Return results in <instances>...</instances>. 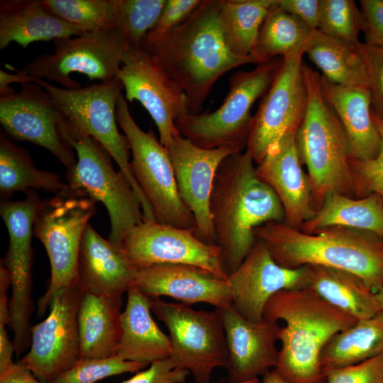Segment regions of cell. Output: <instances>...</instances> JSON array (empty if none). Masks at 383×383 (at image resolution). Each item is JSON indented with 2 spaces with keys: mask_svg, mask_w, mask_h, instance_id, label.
Instances as JSON below:
<instances>
[{
  "mask_svg": "<svg viewBox=\"0 0 383 383\" xmlns=\"http://www.w3.org/2000/svg\"><path fill=\"white\" fill-rule=\"evenodd\" d=\"M221 0H202L193 13L161 40L140 48L187 98L189 113L198 114L216 81L239 66L257 63L226 47L219 26Z\"/></svg>",
  "mask_w": 383,
  "mask_h": 383,
  "instance_id": "obj_1",
  "label": "cell"
},
{
  "mask_svg": "<svg viewBox=\"0 0 383 383\" xmlns=\"http://www.w3.org/2000/svg\"><path fill=\"white\" fill-rule=\"evenodd\" d=\"M254 162L248 151L234 152L221 163L213 181L210 212L228 276L255 244V228L285 221L279 197L258 177Z\"/></svg>",
  "mask_w": 383,
  "mask_h": 383,
  "instance_id": "obj_2",
  "label": "cell"
},
{
  "mask_svg": "<svg viewBox=\"0 0 383 383\" xmlns=\"http://www.w3.org/2000/svg\"><path fill=\"white\" fill-rule=\"evenodd\" d=\"M263 318L284 323L274 370L289 383H321L322 350L333 335L357 321L308 288L278 292L267 301Z\"/></svg>",
  "mask_w": 383,
  "mask_h": 383,
  "instance_id": "obj_3",
  "label": "cell"
},
{
  "mask_svg": "<svg viewBox=\"0 0 383 383\" xmlns=\"http://www.w3.org/2000/svg\"><path fill=\"white\" fill-rule=\"evenodd\" d=\"M254 234L282 267H331L359 276L375 293L383 286V238L372 232L331 226L308 234L284 222L270 221L255 228Z\"/></svg>",
  "mask_w": 383,
  "mask_h": 383,
  "instance_id": "obj_4",
  "label": "cell"
},
{
  "mask_svg": "<svg viewBox=\"0 0 383 383\" xmlns=\"http://www.w3.org/2000/svg\"><path fill=\"white\" fill-rule=\"evenodd\" d=\"M307 88V104L295 134L301 164L306 165L316 211L332 193L362 198L350 167L349 139L338 115L324 98L321 76L303 65Z\"/></svg>",
  "mask_w": 383,
  "mask_h": 383,
  "instance_id": "obj_5",
  "label": "cell"
},
{
  "mask_svg": "<svg viewBox=\"0 0 383 383\" xmlns=\"http://www.w3.org/2000/svg\"><path fill=\"white\" fill-rule=\"evenodd\" d=\"M62 134L77 153L76 164L66 174L70 189L104 204L111 222L109 240L121 248L126 235L144 220L139 198L126 175L115 170L112 157L96 139L66 118Z\"/></svg>",
  "mask_w": 383,
  "mask_h": 383,
  "instance_id": "obj_6",
  "label": "cell"
},
{
  "mask_svg": "<svg viewBox=\"0 0 383 383\" xmlns=\"http://www.w3.org/2000/svg\"><path fill=\"white\" fill-rule=\"evenodd\" d=\"M282 57L259 64L254 70L235 72L221 106L210 112L187 113L175 121L179 133L197 147L214 149L231 147L241 151L247 145L253 103L271 86Z\"/></svg>",
  "mask_w": 383,
  "mask_h": 383,
  "instance_id": "obj_7",
  "label": "cell"
},
{
  "mask_svg": "<svg viewBox=\"0 0 383 383\" xmlns=\"http://www.w3.org/2000/svg\"><path fill=\"white\" fill-rule=\"evenodd\" d=\"M95 202L70 189L38 206L33 234L43 244L51 268L50 284L38 303L39 317L45 314L55 293L79 284L80 247L84 230L96 212Z\"/></svg>",
  "mask_w": 383,
  "mask_h": 383,
  "instance_id": "obj_8",
  "label": "cell"
},
{
  "mask_svg": "<svg viewBox=\"0 0 383 383\" xmlns=\"http://www.w3.org/2000/svg\"><path fill=\"white\" fill-rule=\"evenodd\" d=\"M32 78L33 82L52 96L70 124L96 139L106 149L139 198L144 218L155 221L152 206L131 172L128 140L117 127L116 104L123 89L120 79L116 77L109 82L68 89Z\"/></svg>",
  "mask_w": 383,
  "mask_h": 383,
  "instance_id": "obj_9",
  "label": "cell"
},
{
  "mask_svg": "<svg viewBox=\"0 0 383 383\" xmlns=\"http://www.w3.org/2000/svg\"><path fill=\"white\" fill-rule=\"evenodd\" d=\"M116 116L129 144L131 172L152 206L155 221L194 230V217L180 197L166 148L152 130L145 132L138 126L123 94L117 101Z\"/></svg>",
  "mask_w": 383,
  "mask_h": 383,
  "instance_id": "obj_10",
  "label": "cell"
},
{
  "mask_svg": "<svg viewBox=\"0 0 383 383\" xmlns=\"http://www.w3.org/2000/svg\"><path fill=\"white\" fill-rule=\"evenodd\" d=\"M52 42V54L36 56L26 62L21 71L33 77L57 82L68 89L82 87L79 82L70 77L73 72L101 82L116 78L129 47L118 30L84 33Z\"/></svg>",
  "mask_w": 383,
  "mask_h": 383,
  "instance_id": "obj_11",
  "label": "cell"
},
{
  "mask_svg": "<svg viewBox=\"0 0 383 383\" xmlns=\"http://www.w3.org/2000/svg\"><path fill=\"white\" fill-rule=\"evenodd\" d=\"M151 311L167 328L172 343L170 358L187 369L196 383H210L213 370L226 367L228 350L220 314L194 310L182 303L152 299Z\"/></svg>",
  "mask_w": 383,
  "mask_h": 383,
  "instance_id": "obj_12",
  "label": "cell"
},
{
  "mask_svg": "<svg viewBox=\"0 0 383 383\" xmlns=\"http://www.w3.org/2000/svg\"><path fill=\"white\" fill-rule=\"evenodd\" d=\"M306 42L282 57L278 72L252 116L246 151L257 165L284 135L296 131L303 119L307 88L302 56Z\"/></svg>",
  "mask_w": 383,
  "mask_h": 383,
  "instance_id": "obj_13",
  "label": "cell"
},
{
  "mask_svg": "<svg viewBox=\"0 0 383 383\" xmlns=\"http://www.w3.org/2000/svg\"><path fill=\"white\" fill-rule=\"evenodd\" d=\"M41 201L33 193L21 201H2L0 213L9 236V249L3 260L11 279V297L9 301L11 328L16 357L30 345L29 320L34 306L32 290V245L33 223ZM2 264V263H1Z\"/></svg>",
  "mask_w": 383,
  "mask_h": 383,
  "instance_id": "obj_14",
  "label": "cell"
},
{
  "mask_svg": "<svg viewBox=\"0 0 383 383\" xmlns=\"http://www.w3.org/2000/svg\"><path fill=\"white\" fill-rule=\"evenodd\" d=\"M82 294L79 284L58 291L47 318L30 327V348L19 361L43 383H52L79 360L77 313Z\"/></svg>",
  "mask_w": 383,
  "mask_h": 383,
  "instance_id": "obj_15",
  "label": "cell"
},
{
  "mask_svg": "<svg viewBox=\"0 0 383 383\" xmlns=\"http://www.w3.org/2000/svg\"><path fill=\"white\" fill-rule=\"evenodd\" d=\"M121 248L136 270L159 264H184L228 280L219 247L200 240L194 230L144 219L126 235Z\"/></svg>",
  "mask_w": 383,
  "mask_h": 383,
  "instance_id": "obj_16",
  "label": "cell"
},
{
  "mask_svg": "<svg viewBox=\"0 0 383 383\" xmlns=\"http://www.w3.org/2000/svg\"><path fill=\"white\" fill-rule=\"evenodd\" d=\"M65 121L52 96L35 82L23 84L19 91L0 98V123L8 135L44 148L70 170L77 157L62 134Z\"/></svg>",
  "mask_w": 383,
  "mask_h": 383,
  "instance_id": "obj_17",
  "label": "cell"
},
{
  "mask_svg": "<svg viewBox=\"0 0 383 383\" xmlns=\"http://www.w3.org/2000/svg\"><path fill=\"white\" fill-rule=\"evenodd\" d=\"M116 77L127 101H139L149 113L158 129L160 142L167 147L179 132L175 121L189 113L184 93L140 47L129 45Z\"/></svg>",
  "mask_w": 383,
  "mask_h": 383,
  "instance_id": "obj_18",
  "label": "cell"
},
{
  "mask_svg": "<svg viewBox=\"0 0 383 383\" xmlns=\"http://www.w3.org/2000/svg\"><path fill=\"white\" fill-rule=\"evenodd\" d=\"M165 148L180 197L194 217V235L205 243L216 245L210 212L214 178L223 160L228 155L241 151L227 146L214 149L201 148L179 132Z\"/></svg>",
  "mask_w": 383,
  "mask_h": 383,
  "instance_id": "obj_19",
  "label": "cell"
},
{
  "mask_svg": "<svg viewBox=\"0 0 383 383\" xmlns=\"http://www.w3.org/2000/svg\"><path fill=\"white\" fill-rule=\"evenodd\" d=\"M307 267L288 269L278 265L266 245L257 240L240 265L230 274L228 281L232 306L245 318L263 319L269 299L278 292L305 288Z\"/></svg>",
  "mask_w": 383,
  "mask_h": 383,
  "instance_id": "obj_20",
  "label": "cell"
},
{
  "mask_svg": "<svg viewBox=\"0 0 383 383\" xmlns=\"http://www.w3.org/2000/svg\"><path fill=\"white\" fill-rule=\"evenodd\" d=\"M221 316L228 350V382L238 383L258 379L271 367H276L280 325L265 318L248 320L232 305L216 309Z\"/></svg>",
  "mask_w": 383,
  "mask_h": 383,
  "instance_id": "obj_21",
  "label": "cell"
},
{
  "mask_svg": "<svg viewBox=\"0 0 383 383\" xmlns=\"http://www.w3.org/2000/svg\"><path fill=\"white\" fill-rule=\"evenodd\" d=\"M133 284L152 299L170 296L185 305L206 303L216 309L232 304L228 281L194 265L159 264L140 268Z\"/></svg>",
  "mask_w": 383,
  "mask_h": 383,
  "instance_id": "obj_22",
  "label": "cell"
},
{
  "mask_svg": "<svg viewBox=\"0 0 383 383\" xmlns=\"http://www.w3.org/2000/svg\"><path fill=\"white\" fill-rule=\"evenodd\" d=\"M296 131L287 133L272 147L257 165L256 172L279 197L284 211V223L300 230L316 210L309 178L303 171L297 152Z\"/></svg>",
  "mask_w": 383,
  "mask_h": 383,
  "instance_id": "obj_23",
  "label": "cell"
},
{
  "mask_svg": "<svg viewBox=\"0 0 383 383\" xmlns=\"http://www.w3.org/2000/svg\"><path fill=\"white\" fill-rule=\"evenodd\" d=\"M136 272L121 248L87 226L78 261V283L82 291L122 296L133 284Z\"/></svg>",
  "mask_w": 383,
  "mask_h": 383,
  "instance_id": "obj_24",
  "label": "cell"
},
{
  "mask_svg": "<svg viewBox=\"0 0 383 383\" xmlns=\"http://www.w3.org/2000/svg\"><path fill=\"white\" fill-rule=\"evenodd\" d=\"M321 84L324 98L335 111L347 133L350 157L360 161L377 157L381 138L372 118L369 89L339 85L323 76Z\"/></svg>",
  "mask_w": 383,
  "mask_h": 383,
  "instance_id": "obj_25",
  "label": "cell"
},
{
  "mask_svg": "<svg viewBox=\"0 0 383 383\" xmlns=\"http://www.w3.org/2000/svg\"><path fill=\"white\" fill-rule=\"evenodd\" d=\"M152 298L133 284L127 292V302L121 313V337L117 355L126 360L150 364L166 359L172 353L170 336L153 320Z\"/></svg>",
  "mask_w": 383,
  "mask_h": 383,
  "instance_id": "obj_26",
  "label": "cell"
},
{
  "mask_svg": "<svg viewBox=\"0 0 383 383\" xmlns=\"http://www.w3.org/2000/svg\"><path fill=\"white\" fill-rule=\"evenodd\" d=\"M84 33L48 11L41 0L0 1V50L14 42L27 49L37 41L54 40Z\"/></svg>",
  "mask_w": 383,
  "mask_h": 383,
  "instance_id": "obj_27",
  "label": "cell"
},
{
  "mask_svg": "<svg viewBox=\"0 0 383 383\" xmlns=\"http://www.w3.org/2000/svg\"><path fill=\"white\" fill-rule=\"evenodd\" d=\"M122 296L109 297L82 291L77 323L79 359L117 355L121 337Z\"/></svg>",
  "mask_w": 383,
  "mask_h": 383,
  "instance_id": "obj_28",
  "label": "cell"
},
{
  "mask_svg": "<svg viewBox=\"0 0 383 383\" xmlns=\"http://www.w3.org/2000/svg\"><path fill=\"white\" fill-rule=\"evenodd\" d=\"M308 288L357 320L372 318L380 311L375 292L350 272L321 265H306Z\"/></svg>",
  "mask_w": 383,
  "mask_h": 383,
  "instance_id": "obj_29",
  "label": "cell"
},
{
  "mask_svg": "<svg viewBox=\"0 0 383 383\" xmlns=\"http://www.w3.org/2000/svg\"><path fill=\"white\" fill-rule=\"evenodd\" d=\"M331 226L370 231L383 238V198L374 192L357 199L332 193L300 231L313 234Z\"/></svg>",
  "mask_w": 383,
  "mask_h": 383,
  "instance_id": "obj_30",
  "label": "cell"
},
{
  "mask_svg": "<svg viewBox=\"0 0 383 383\" xmlns=\"http://www.w3.org/2000/svg\"><path fill=\"white\" fill-rule=\"evenodd\" d=\"M356 45L316 29L306 42L304 53L322 71V76L331 82L369 89L367 66Z\"/></svg>",
  "mask_w": 383,
  "mask_h": 383,
  "instance_id": "obj_31",
  "label": "cell"
},
{
  "mask_svg": "<svg viewBox=\"0 0 383 383\" xmlns=\"http://www.w3.org/2000/svg\"><path fill=\"white\" fill-rule=\"evenodd\" d=\"M383 353V312L357 320L333 335L322 350L323 377L331 370L358 364ZM324 378V377H323Z\"/></svg>",
  "mask_w": 383,
  "mask_h": 383,
  "instance_id": "obj_32",
  "label": "cell"
},
{
  "mask_svg": "<svg viewBox=\"0 0 383 383\" xmlns=\"http://www.w3.org/2000/svg\"><path fill=\"white\" fill-rule=\"evenodd\" d=\"M276 0H221L218 22L224 43L231 53L248 57L261 26Z\"/></svg>",
  "mask_w": 383,
  "mask_h": 383,
  "instance_id": "obj_33",
  "label": "cell"
},
{
  "mask_svg": "<svg viewBox=\"0 0 383 383\" xmlns=\"http://www.w3.org/2000/svg\"><path fill=\"white\" fill-rule=\"evenodd\" d=\"M29 189H42L55 194L70 189L67 183L52 172L38 170L26 150L6 137L0 138V191L9 194Z\"/></svg>",
  "mask_w": 383,
  "mask_h": 383,
  "instance_id": "obj_34",
  "label": "cell"
},
{
  "mask_svg": "<svg viewBox=\"0 0 383 383\" xmlns=\"http://www.w3.org/2000/svg\"><path fill=\"white\" fill-rule=\"evenodd\" d=\"M311 29L294 14L284 11L277 0L260 29L251 55L258 64L284 57L309 38Z\"/></svg>",
  "mask_w": 383,
  "mask_h": 383,
  "instance_id": "obj_35",
  "label": "cell"
},
{
  "mask_svg": "<svg viewBox=\"0 0 383 383\" xmlns=\"http://www.w3.org/2000/svg\"><path fill=\"white\" fill-rule=\"evenodd\" d=\"M44 7L83 33L117 30L118 0H41Z\"/></svg>",
  "mask_w": 383,
  "mask_h": 383,
  "instance_id": "obj_36",
  "label": "cell"
},
{
  "mask_svg": "<svg viewBox=\"0 0 383 383\" xmlns=\"http://www.w3.org/2000/svg\"><path fill=\"white\" fill-rule=\"evenodd\" d=\"M365 18L353 0H321L318 28L321 33L356 45Z\"/></svg>",
  "mask_w": 383,
  "mask_h": 383,
  "instance_id": "obj_37",
  "label": "cell"
},
{
  "mask_svg": "<svg viewBox=\"0 0 383 383\" xmlns=\"http://www.w3.org/2000/svg\"><path fill=\"white\" fill-rule=\"evenodd\" d=\"M166 0H118V30L130 46L140 47L157 23Z\"/></svg>",
  "mask_w": 383,
  "mask_h": 383,
  "instance_id": "obj_38",
  "label": "cell"
},
{
  "mask_svg": "<svg viewBox=\"0 0 383 383\" xmlns=\"http://www.w3.org/2000/svg\"><path fill=\"white\" fill-rule=\"evenodd\" d=\"M148 365L126 360L119 355L105 359H79L52 383H96L107 377L139 371Z\"/></svg>",
  "mask_w": 383,
  "mask_h": 383,
  "instance_id": "obj_39",
  "label": "cell"
},
{
  "mask_svg": "<svg viewBox=\"0 0 383 383\" xmlns=\"http://www.w3.org/2000/svg\"><path fill=\"white\" fill-rule=\"evenodd\" d=\"M201 1V0H166L157 23L148 32L141 45L153 43L165 37L184 23Z\"/></svg>",
  "mask_w": 383,
  "mask_h": 383,
  "instance_id": "obj_40",
  "label": "cell"
},
{
  "mask_svg": "<svg viewBox=\"0 0 383 383\" xmlns=\"http://www.w3.org/2000/svg\"><path fill=\"white\" fill-rule=\"evenodd\" d=\"M321 383H383V353L327 372Z\"/></svg>",
  "mask_w": 383,
  "mask_h": 383,
  "instance_id": "obj_41",
  "label": "cell"
},
{
  "mask_svg": "<svg viewBox=\"0 0 383 383\" xmlns=\"http://www.w3.org/2000/svg\"><path fill=\"white\" fill-rule=\"evenodd\" d=\"M356 47L368 72L372 110L383 121V47L360 41Z\"/></svg>",
  "mask_w": 383,
  "mask_h": 383,
  "instance_id": "obj_42",
  "label": "cell"
},
{
  "mask_svg": "<svg viewBox=\"0 0 383 383\" xmlns=\"http://www.w3.org/2000/svg\"><path fill=\"white\" fill-rule=\"evenodd\" d=\"M189 373L168 357L152 362L149 368L121 383H184Z\"/></svg>",
  "mask_w": 383,
  "mask_h": 383,
  "instance_id": "obj_43",
  "label": "cell"
},
{
  "mask_svg": "<svg viewBox=\"0 0 383 383\" xmlns=\"http://www.w3.org/2000/svg\"><path fill=\"white\" fill-rule=\"evenodd\" d=\"M365 18V43L383 47V1L361 0Z\"/></svg>",
  "mask_w": 383,
  "mask_h": 383,
  "instance_id": "obj_44",
  "label": "cell"
},
{
  "mask_svg": "<svg viewBox=\"0 0 383 383\" xmlns=\"http://www.w3.org/2000/svg\"><path fill=\"white\" fill-rule=\"evenodd\" d=\"M277 4L284 11L299 18L311 29L318 28L321 0H277Z\"/></svg>",
  "mask_w": 383,
  "mask_h": 383,
  "instance_id": "obj_45",
  "label": "cell"
},
{
  "mask_svg": "<svg viewBox=\"0 0 383 383\" xmlns=\"http://www.w3.org/2000/svg\"><path fill=\"white\" fill-rule=\"evenodd\" d=\"M372 118L380 135V150L377 157L370 160L360 161L350 157L349 162L358 184L360 179L383 172V121L372 110Z\"/></svg>",
  "mask_w": 383,
  "mask_h": 383,
  "instance_id": "obj_46",
  "label": "cell"
},
{
  "mask_svg": "<svg viewBox=\"0 0 383 383\" xmlns=\"http://www.w3.org/2000/svg\"><path fill=\"white\" fill-rule=\"evenodd\" d=\"M0 383H43L20 361L13 362L0 373Z\"/></svg>",
  "mask_w": 383,
  "mask_h": 383,
  "instance_id": "obj_47",
  "label": "cell"
},
{
  "mask_svg": "<svg viewBox=\"0 0 383 383\" xmlns=\"http://www.w3.org/2000/svg\"><path fill=\"white\" fill-rule=\"evenodd\" d=\"M6 67L15 70L16 73L11 74L0 70V98L12 95L16 92L10 86L11 84L18 83L22 85L23 84L33 82L32 77L25 74L21 70H18L8 64L6 65Z\"/></svg>",
  "mask_w": 383,
  "mask_h": 383,
  "instance_id": "obj_48",
  "label": "cell"
},
{
  "mask_svg": "<svg viewBox=\"0 0 383 383\" xmlns=\"http://www.w3.org/2000/svg\"><path fill=\"white\" fill-rule=\"evenodd\" d=\"M14 352V345L9 339L6 326H0V373L13 363Z\"/></svg>",
  "mask_w": 383,
  "mask_h": 383,
  "instance_id": "obj_49",
  "label": "cell"
},
{
  "mask_svg": "<svg viewBox=\"0 0 383 383\" xmlns=\"http://www.w3.org/2000/svg\"><path fill=\"white\" fill-rule=\"evenodd\" d=\"M362 197L374 192L383 198V172L359 181Z\"/></svg>",
  "mask_w": 383,
  "mask_h": 383,
  "instance_id": "obj_50",
  "label": "cell"
},
{
  "mask_svg": "<svg viewBox=\"0 0 383 383\" xmlns=\"http://www.w3.org/2000/svg\"><path fill=\"white\" fill-rule=\"evenodd\" d=\"M260 383H289L284 379L274 369L268 371L263 377Z\"/></svg>",
  "mask_w": 383,
  "mask_h": 383,
  "instance_id": "obj_51",
  "label": "cell"
},
{
  "mask_svg": "<svg viewBox=\"0 0 383 383\" xmlns=\"http://www.w3.org/2000/svg\"><path fill=\"white\" fill-rule=\"evenodd\" d=\"M375 297L380 311L383 312V286L377 292L375 293Z\"/></svg>",
  "mask_w": 383,
  "mask_h": 383,
  "instance_id": "obj_52",
  "label": "cell"
},
{
  "mask_svg": "<svg viewBox=\"0 0 383 383\" xmlns=\"http://www.w3.org/2000/svg\"><path fill=\"white\" fill-rule=\"evenodd\" d=\"M260 381L259 380V379H253V380H251V381L238 382V383H260ZM228 383H231V382H228Z\"/></svg>",
  "mask_w": 383,
  "mask_h": 383,
  "instance_id": "obj_53",
  "label": "cell"
}]
</instances>
